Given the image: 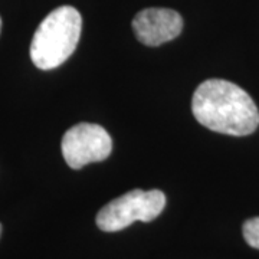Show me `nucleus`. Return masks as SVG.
Wrapping results in <instances>:
<instances>
[{"label": "nucleus", "instance_id": "6", "mask_svg": "<svg viewBox=\"0 0 259 259\" xmlns=\"http://www.w3.org/2000/svg\"><path fill=\"white\" fill-rule=\"evenodd\" d=\"M243 238L253 249H259V216L248 219L242 226Z\"/></svg>", "mask_w": 259, "mask_h": 259}, {"label": "nucleus", "instance_id": "1", "mask_svg": "<svg viewBox=\"0 0 259 259\" xmlns=\"http://www.w3.org/2000/svg\"><path fill=\"white\" fill-rule=\"evenodd\" d=\"M192 111L203 127L235 137L252 134L259 125V111L249 94L225 79L200 83L193 94Z\"/></svg>", "mask_w": 259, "mask_h": 259}, {"label": "nucleus", "instance_id": "7", "mask_svg": "<svg viewBox=\"0 0 259 259\" xmlns=\"http://www.w3.org/2000/svg\"><path fill=\"white\" fill-rule=\"evenodd\" d=\"M0 30H2V19H0Z\"/></svg>", "mask_w": 259, "mask_h": 259}, {"label": "nucleus", "instance_id": "4", "mask_svg": "<svg viewBox=\"0 0 259 259\" xmlns=\"http://www.w3.org/2000/svg\"><path fill=\"white\" fill-rule=\"evenodd\" d=\"M61 148L68 166L78 170L108 157L112 150V139L98 124L79 122L65 133Z\"/></svg>", "mask_w": 259, "mask_h": 259}, {"label": "nucleus", "instance_id": "2", "mask_svg": "<svg viewBox=\"0 0 259 259\" xmlns=\"http://www.w3.org/2000/svg\"><path fill=\"white\" fill-rule=\"evenodd\" d=\"M82 18L72 6L52 10L36 29L30 44V59L42 71L55 69L74 54L79 42Z\"/></svg>", "mask_w": 259, "mask_h": 259}, {"label": "nucleus", "instance_id": "8", "mask_svg": "<svg viewBox=\"0 0 259 259\" xmlns=\"http://www.w3.org/2000/svg\"><path fill=\"white\" fill-rule=\"evenodd\" d=\"M0 235H2V225H0Z\"/></svg>", "mask_w": 259, "mask_h": 259}, {"label": "nucleus", "instance_id": "5", "mask_svg": "<svg viewBox=\"0 0 259 259\" xmlns=\"http://www.w3.org/2000/svg\"><path fill=\"white\" fill-rule=\"evenodd\" d=\"M133 29L143 45L160 47L180 35L183 18L173 9L148 8L134 16Z\"/></svg>", "mask_w": 259, "mask_h": 259}, {"label": "nucleus", "instance_id": "3", "mask_svg": "<svg viewBox=\"0 0 259 259\" xmlns=\"http://www.w3.org/2000/svg\"><path fill=\"white\" fill-rule=\"evenodd\" d=\"M166 206L161 190H131L107 203L97 214V226L102 232H118L134 222H151Z\"/></svg>", "mask_w": 259, "mask_h": 259}]
</instances>
